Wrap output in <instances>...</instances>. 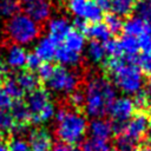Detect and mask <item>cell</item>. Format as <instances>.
I'll return each instance as SVG.
<instances>
[{
	"label": "cell",
	"mask_w": 151,
	"mask_h": 151,
	"mask_svg": "<svg viewBox=\"0 0 151 151\" xmlns=\"http://www.w3.org/2000/svg\"><path fill=\"white\" fill-rule=\"evenodd\" d=\"M146 86H147V87H146V90L151 92V76L149 77V79H147V81H146Z\"/></svg>",
	"instance_id": "cell-47"
},
{
	"label": "cell",
	"mask_w": 151,
	"mask_h": 151,
	"mask_svg": "<svg viewBox=\"0 0 151 151\" xmlns=\"http://www.w3.org/2000/svg\"><path fill=\"white\" fill-rule=\"evenodd\" d=\"M87 26H88V22H87L85 19H83V18H77V17H76V19L73 20V24H72V28L79 31V32L83 33L84 35H85V32H86Z\"/></svg>",
	"instance_id": "cell-41"
},
{
	"label": "cell",
	"mask_w": 151,
	"mask_h": 151,
	"mask_svg": "<svg viewBox=\"0 0 151 151\" xmlns=\"http://www.w3.org/2000/svg\"><path fill=\"white\" fill-rule=\"evenodd\" d=\"M55 119L58 122L55 137L59 143L77 146L85 137L87 130V120L84 112L61 106L55 113Z\"/></svg>",
	"instance_id": "cell-2"
},
{
	"label": "cell",
	"mask_w": 151,
	"mask_h": 151,
	"mask_svg": "<svg viewBox=\"0 0 151 151\" xmlns=\"http://www.w3.org/2000/svg\"><path fill=\"white\" fill-rule=\"evenodd\" d=\"M123 33L136 38L139 37L142 33H144V21L137 15L126 18V21H124L123 25Z\"/></svg>",
	"instance_id": "cell-21"
},
{
	"label": "cell",
	"mask_w": 151,
	"mask_h": 151,
	"mask_svg": "<svg viewBox=\"0 0 151 151\" xmlns=\"http://www.w3.org/2000/svg\"><path fill=\"white\" fill-rule=\"evenodd\" d=\"M139 142L132 139L125 133H122L119 136H116L114 145L117 151H138L139 149Z\"/></svg>",
	"instance_id": "cell-28"
},
{
	"label": "cell",
	"mask_w": 151,
	"mask_h": 151,
	"mask_svg": "<svg viewBox=\"0 0 151 151\" xmlns=\"http://www.w3.org/2000/svg\"><path fill=\"white\" fill-rule=\"evenodd\" d=\"M90 133H91L92 138L106 142L107 139H110V137L112 134L111 122H109L104 118H94L90 123Z\"/></svg>",
	"instance_id": "cell-13"
},
{
	"label": "cell",
	"mask_w": 151,
	"mask_h": 151,
	"mask_svg": "<svg viewBox=\"0 0 151 151\" xmlns=\"http://www.w3.org/2000/svg\"><path fill=\"white\" fill-rule=\"evenodd\" d=\"M67 101H68L70 107H72V110L84 112V106H85V93H84V91L76 90V91L71 92L68 98H67Z\"/></svg>",
	"instance_id": "cell-31"
},
{
	"label": "cell",
	"mask_w": 151,
	"mask_h": 151,
	"mask_svg": "<svg viewBox=\"0 0 151 151\" xmlns=\"http://www.w3.org/2000/svg\"><path fill=\"white\" fill-rule=\"evenodd\" d=\"M15 129V122L8 110H0V130L11 134Z\"/></svg>",
	"instance_id": "cell-32"
},
{
	"label": "cell",
	"mask_w": 151,
	"mask_h": 151,
	"mask_svg": "<svg viewBox=\"0 0 151 151\" xmlns=\"http://www.w3.org/2000/svg\"><path fill=\"white\" fill-rule=\"evenodd\" d=\"M110 147L106 144V142L90 138L85 140L81 145V151H109Z\"/></svg>",
	"instance_id": "cell-33"
},
{
	"label": "cell",
	"mask_w": 151,
	"mask_h": 151,
	"mask_svg": "<svg viewBox=\"0 0 151 151\" xmlns=\"http://www.w3.org/2000/svg\"><path fill=\"white\" fill-rule=\"evenodd\" d=\"M29 147L33 151H51L53 149L52 136L45 127H37L29 133Z\"/></svg>",
	"instance_id": "cell-10"
},
{
	"label": "cell",
	"mask_w": 151,
	"mask_h": 151,
	"mask_svg": "<svg viewBox=\"0 0 151 151\" xmlns=\"http://www.w3.org/2000/svg\"><path fill=\"white\" fill-rule=\"evenodd\" d=\"M25 103H26V105L31 112V116H35L47 104L51 103V94H50L48 90H46L42 86H39L28 93Z\"/></svg>",
	"instance_id": "cell-8"
},
{
	"label": "cell",
	"mask_w": 151,
	"mask_h": 151,
	"mask_svg": "<svg viewBox=\"0 0 151 151\" xmlns=\"http://www.w3.org/2000/svg\"><path fill=\"white\" fill-rule=\"evenodd\" d=\"M57 47H58V45L47 35V37L40 39L38 45L35 46L34 53L40 58V60L42 63H51V60L54 59Z\"/></svg>",
	"instance_id": "cell-14"
},
{
	"label": "cell",
	"mask_w": 151,
	"mask_h": 151,
	"mask_svg": "<svg viewBox=\"0 0 151 151\" xmlns=\"http://www.w3.org/2000/svg\"><path fill=\"white\" fill-rule=\"evenodd\" d=\"M105 50L101 42L91 40L87 45V57L94 64H100L105 60Z\"/></svg>",
	"instance_id": "cell-24"
},
{
	"label": "cell",
	"mask_w": 151,
	"mask_h": 151,
	"mask_svg": "<svg viewBox=\"0 0 151 151\" xmlns=\"http://www.w3.org/2000/svg\"><path fill=\"white\" fill-rule=\"evenodd\" d=\"M54 151H78L77 146H71V145H65L61 143H58L54 145Z\"/></svg>",
	"instance_id": "cell-44"
},
{
	"label": "cell",
	"mask_w": 151,
	"mask_h": 151,
	"mask_svg": "<svg viewBox=\"0 0 151 151\" xmlns=\"http://www.w3.org/2000/svg\"><path fill=\"white\" fill-rule=\"evenodd\" d=\"M136 112H150L151 110V92L147 90H139L134 93L132 99Z\"/></svg>",
	"instance_id": "cell-22"
},
{
	"label": "cell",
	"mask_w": 151,
	"mask_h": 151,
	"mask_svg": "<svg viewBox=\"0 0 151 151\" xmlns=\"http://www.w3.org/2000/svg\"><path fill=\"white\" fill-rule=\"evenodd\" d=\"M138 151H151V146L150 145H144V146L139 147Z\"/></svg>",
	"instance_id": "cell-46"
},
{
	"label": "cell",
	"mask_w": 151,
	"mask_h": 151,
	"mask_svg": "<svg viewBox=\"0 0 151 151\" xmlns=\"http://www.w3.org/2000/svg\"><path fill=\"white\" fill-rule=\"evenodd\" d=\"M84 111L93 118H103L109 113L116 99V90L105 77H93L86 85Z\"/></svg>",
	"instance_id": "cell-1"
},
{
	"label": "cell",
	"mask_w": 151,
	"mask_h": 151,
	"mask_svg": "<svg viewBox=\"0 0 151 151\" xmlns=\"http://www.w3.org/2000/svg\"><path fill=\"white\" fill-rule=\"evenodd\" d=\"M109 151H117V150H116V149H110Z\"/></svg>",
	"instance_id": "cell-51"
},
{
	"label": "cell",
	"mask_w": 151,
	"mask_h": 151,
	"mask_svg": "<svg viewBox=\"0 0 151 151\" xmlns=\"http://www.w3.org/2000/svg\"><path fill=\"white\" fill-rule=\"evenodd\" d=\"M85 35L88 37L91 40H96L99 41L101 44H104L105 41L110 40L112 34L110 33L109 28L106 27V25L100 21V22H94V24H88Z\"/></svg>",
	"instance_id": "cell-18"
},
{
	"label": "cell",
	"mask_w": 151,
	"mask_h": 151,
	"mask_svg": "<svg viewBox=\"0 0 151 151\" xmlns=\"http://www.w3.org/2000/svg\"><path fill=\"white\" fill-rule=\"evenodd\" d=\"M71 28V24L65 18H54L48 22V37L57 45H60Z\"/></svg>",
	"instance_id": "cell-12"
},
{
	"label": "cell",
	"mask_w": 151,
	"mask_h": 151,
	"mask_svg": "<svg viewBox=\"0 0 151 151\" xmlns=\"http://www.w3.org/2000/svg\"><path fill=\"white\" fill-rule=\"evenodd\" d=\"M63 45L74 52L80 53L85 45V35L74 28H71L66 34V37L64 38Z\"/></svg>",
	"instance_id": "cell-19"
},
{
	"label": "cell",
	"mask_w": 151,
	"mask_h": 151,
	"mask_svg": "<svg viewBox=\"0 0 151 151\" xmlns=\"http://www.w3.org/2000/svg\"><path fill=\"white\" fill-rule=\"evenodd\" d=\"M87 0H68V9L77 17V18H83L85 6H86Z\"/></svg>",
	"instance_id": "cell-36"
},
{
	"label": "cell",
	"mask_w": 151,
	"mask_h": 151,
	"mask_svg": "<svg viewBox=\"0 0 151 151\" xmlns=\"http://www.w3.org/2000/svg\"><path fill=\"white\" fill-rule=\"evenodd\" d=\"M105 54L107 57H123L124 53L122 51V47L119 45L118 39H110L103 44Z\"/></svg>",
	"instance_id": "cell-34"
},
{
	"label": "cell",
	"mask_w": 151,
	"mask_h": 151,
	"mask_svg": "<svg viewBox=\"0 0 151 151\" xmlns=\"http://www.w3.org/2000/svg\"><path fill=\"white\" fill-rule=\"evenodd\" d=\"M138 0H111V11L118 17H131Z\"/></svg>",
	"instance_id": "cell-20"
},
{
	"label": "cell",
	"mask_w": 151,
	"mask_h": 151,
	"mask_svg": "<svg viewBox=\"0 0 151 151\" xmlns=\"http://www.w3.org/2000/svg\"><path fill=\"white\" fill-rule=\"evenodd\" d=\"M149 120L150 116L147 112H136L132 118L127 122L124 133L131 137L132 139L139 142L147 132Z\"/></svg>",
	"instance_id": "cell-7"
},
{
	"label": "cell",
	"mask_w": 151,
	"mask_h": 151,
	"mask_svg": "<svg viewBox=\"0 0 151 151\" xmlns=\"http://www.w3.org/2000/svg\"><path fill=\"white\" fill-rule=\"evenodd\" d=\"M104 77L110 83H113L119 90H122L124 93L127 94H132L142 90L144 83L143 72L139 68V66L126 63L124 58L122 64L117 68H114L112 72L107 73Z\"/></svg>",
	"instance_id": "cell-3"
},
{
	"label": "cell",
	"mask_w": 151,
	"mask_h": 151,
	"mask_svg": "<svg viewBox=\"0 0 151 151\" xmlns=\"http://www.w3.org/2000/svg\"><path fill=\"white\" fill-rule=\"evenodd\" d=\"M14 79L17 80L18 85L24 91V93H26V92L29 93L40 86V81H39L38 77L34 74V72H31L28 70H21Z\"/></svg>",
	"instance_id": "cell-16"
},
{
	"label": "cell",
	"mask_w": 151,
	"mask_h": 151,
	"mask_svg": "<svg viewBox=\"0 0 151 151\" xmlns=\"http://www.w3.org/2000/svg\"><path fill=\"white\" fill-rule=\"evenodd\" d=\"M5 91L6 93L13 99V100H22V97H24V91L20 88V86L18 85L17 80L12 77H8L6 78L1 85H0Z\"/></svg>",
	"instance_id": "cell-27"
},
{
	"label": "cell",
	"mask_w": 151,
	"mask_h": 151,
	"mask_svg": "<svg viewBox=\"0 0 151 151\" xmlns=\"http://www.w3.org/2000/svg\"><path fill=\"white\" fill-rule=\"evenodd\" d=\"M103 18H104L103 11L92 0H87L83 19H85L88 24H94V22H100L103 20Z\"/></svg>",
	"instance_id": "cell-25"
},
{
	"label": "cell",
	"mask_w": 151,
	"mask_h": 151,
	"mask_svg": "<svg viewBox=\"0 0 151 151\" xmlns=\"http://www.w3.org/2000/svg\"><path fill=\"white\" fill-rule=\"evenodd\" d=\"M133 13L144 22L151 24V0H138Z\"/></svg>",
	"instance_id": "cell-29"
},
{
	"label": "cell",
	"mask_w": 151,
	"mask_h": 151,
	"mask_svg": "<svg viewBox=\"0 0 151 151\" xmlns=\"http://www.w3.org/2000/svg\"><path fill=\"white\" fill-rule=\"evenodd\" d=\"M21 1H22V2H25V4H28V2H31L32 0H21Z\"/></svg>",
	"instance_id": "cell-50"
},
{
	"label": "cell",
	"mask_w": 151,
	"mask_h": 151,
	"mask_svg": "<svg viewBox=\"0 0 151 151\" xmlns=\"http://www.w3.org/2000/svg\"><path fill=\"white\" fill-rule=\"evenodd\" d=\"M53 71H54V65H52L51 63H41V65L37 70V72H38L37 77H38L40 84L47 83L53 74Z\"/></svg>",
	"instance_id": "cell-35"
},
{
	"label": "cell",
	"mask_w": 151,
	"mask_h": 151,
	"mask_svg": "<svg viewBox=\"0 0 151 151\" xmlns=\"http://www.w3.org/2000/svg\"><path fill=\"white\" fill-rule=\"evenodd\" d=\"M47 85L50 86V88L57 92L71 93L77 90L79 85V77L67 67L63 65H57L54 66L53 74L47 81Z\"/></svg>",
	"instance_id": "cell-5"
},
{
	"label": "cell",
	"mask_w": 151,
	"mask_h": 151,
	"mask_svg": "<svg viewBox=\"0 0 151 151\" xmlns=\"http://www.w3.org/2000/svg\"><path fill=\"white\" fill-rule=\"evenodd\" d=\"M41 63H42V61L40 60V58H39L34 52L27 53L26 64H25L26 70H28V71H31V72H35V71L39 68V66L41 65Z\"/></svg>",
	"instance_id": "cell-38"
},
{
	"label": "cell",
	"mask_w": 151,
	"mask_h": 151,
	"mask_svg": "<svg viewBox=\"0 0 151 151\" xmlns=\"http://www.w3.org/2000/svg\"><path fill=\"white\" fill-rule=\"evenodd\" d=\"M13 99L6 93V91L0 86V110H9L13 105Z\"/></svg>",
	"instance_id": "cell-40"
},
{
	"label": "cell",
	"mask_w": 151,
	"mask_h": 151,
	"mask_svg": "<svg viewBox=\"0 0 151 151\" xmlns=\"http://www.w3.org/2000/svg\"><path fill=\"white\" fill-rule=\"evenodd\" d=\"M51 4L47 0H32L26 4V15H28L35 22H42L50 18Z\"/></svg>",
	"instance_id": "cell-11"
},
{
	"label": "cell",
	"mask_w": 151,
	"mask_h": 151,
	"mask_svg": "<svg viewBox=\"0 0 151 151\" xmlns=\"http://www.w3.org/2000/svg\"><path fill=\"white\" fill-rule=\"evenodd\" d=\"M8 146H9V151H31L29 145L22 140V139H15L12 137V134L8 138Z\"/></svg>",
	"instance_id": "cell-37"
},
{
	"label": "cell",
	"mask_w": 151,
	"mask_h": 151,
	"mask_svg": "<svg viewBox=\"0 0 151 151\" xmlns=\"http://www.w3.org/2000/svg\"><path fill=\"white\" fill-rule=\"evenodd\" d=\"M119 41V45L122 47V51L124 54H138L139 53V46L138 40L136 37L122 34L119 38H117Z\"/></svg>",
	"instance_id": "cell-26"
},
{
	"label": "cell",
	"mask_w": 151,
	"mask_h": 151,
	"mask_svg": "<svg viewBox=\"0 0 151 151\" xmlns=\"http://www.w3.org/2000/svg\"><path fill=\"white\" fill-rule=\"evenodd\" d=\"M139 51L142 53H150L151 52V35L146 33H142L139 37H137Z\"/></svg>",
	"instance_id": "cell-39"
},
{
	"label": "cell",
	"mask_w": 151,
	"mask_h": 151,
	"mask_svg": "<svg viewBox=\"0 0 151 151\" xmlns=\"http://www.w3.org/2000/svg\"><path fill=\"white\" fill-rule=\"evenodd\" d=\"M11 114L15 122V129L14 131L21 132L25 131L28 125H31V112L22 100H14L13 105L9 109Z\"/></svg>",
	"instance_id": "cell-9"
},
{
	"label": "cell",
	"mask_w": 151,
	"mask_h": 151,
	"mask_svg": "<svg viewBox=\"0 0 151 151\" xmlns=\"http://www.w3.org/2000/svg\"><path fill=\"white\" fill-rule=\"evenodd\" d=\"M54 59L60 63L63 66H76L80 63V53L74 52L67 47H65L63 44L58 45L54 54Z\"/></svg>",
	"instance_id": "cell-15"
},
{
	"label": "cell",
	"mask_w": 151,
	"mask_h": 151,
	"mask_svg": "<svg viewBox=\"0 0 151 151\" xmlns=\"http://www.w3.org/2000/svg\"><path fill=\"white\" fill-rule=\"evenodd\" d=\"M103 12H109L111 11V0H92Z\"/></svg>",
	"instance_id": "cell-43"
},
{
	"label": "cell",
	"mask_w": 151,
	"mask_h": 151,
	"mask_svg": "<svg viewBox=\"0 0 151 151\" xmlns=\"http://www.w3.org/2000/svg\"><path fill=\"white\" fill-rule=\"evenodd\" d=\"M4 139H6V137H5V134H4V132L0 130V142H2Z\"/></svg>",
	"instance_id": "cell-49"
},
{
	"label": "cell",
	"mask_w": 151,
	"mask_h": 151,
	"mask_svg": "<svg viewBox=\"0 0 151 151\" xmlns=\"http://www.w3.org/2000/svg\"><path fill=\"white\" fill-rule=\"evenodd\" d=\"M147 132H149V136L151 138V116H150V120H149V129H147Z\"/></svg>",
	"instance_id": "cell-48"
},
{
	"label": "cell",
	"mask_w": 151,
	"mask_h": 151,
	"mask_svg": "<svg viewBox=\"0 0 151 151\" xmlns=\"http://www.w3.org/2000/svg\"><path fill=\"white\" fill-rule=\"evenodd\" d=\"M104 24L106 25V27L109 28L110 33L113 35H118L120 37L123 34V25L124 21L120 17H118L117 14L112 13V12H107L104 15Z\"/></svg>",
	"instance_id": "cell-23"
},
{
	"label": "cell",
	"mask_w": 151,
	"mask_h": 151,
	"mask_svg": "<svg viewBox=\"0 0 151 151\" xmlns=\"http://www.w3.org/2000/svg\"><path fill=\"white\" fill-rule=\"evenodd\" d=\"M150 54H151V52H150Z\"/></svg>",
	"instance_id": "cell-52"
},
{
	"label": "cell",
	"mask_w": 151,
	"mask_h": 151,
	"mask_svg": "<svg viewBox=\"0 0 151 151\" xmlns=\"http://www.w3.org/2000/svg\"><path fill=\"white\" fill-rule=\"evenodd\" d=\"M26 57H27L26 50L22 46L14 44L8 48L6 63L9 67L22 68V67H25V64H26Z\"/></svg>",
	"instance_id": "cell-17"
},
{
	"label": "cell",
	"mask_w": 151,
	"mask_h": 151,
	"mask_svg": "<svg viewBox=\"0 0 151 151\" xmlns=\"http://www.w3.org/2000/svg\"><path fill=\"white\" fill-rule=\"evenodd\" d=\"M9 136H11V134H9ZM9 136H8V138H9ZM8 138L6 137V139H4L2 142H0V151H9Z\"/></svg>",
	"instance_id": "cell-45"
},
{
	"label": "cell",
	"mask_w": 151,
	"mask_h": 151,
	"mask_svg": "<svg viewBox=\"0 0 151 151\" xmlns=\"http://www.w3.org/2000/svg\"><path fill=\"white\" fill-rule=\"evenodd\" d=\"M20 11L19 0H0V14L2 17H13Z\"/></svg>",
	"instance_id": "cell-30"
},
{
	"label": "cell",
	"mask_w": 151,
	"mask_h": 151,
	"mask_svg": "<svg viewBox=\"0 0 151 151\" xmlns=\"http://www.w3.org/2000/svg\"><path fill=\"white\" fill-rule=\"evenodd\" d=\"M40 31L41 28L38 22L24 13H18L11 17L6 22L7 35L17 45H25L33 41L39 37Z\"/></svg>",
	"instance_id": "cell-4"
},
{
	"label": "cell",
	"mask_w": 151,
	"mask_h": 151,
	"mask_svg": "<svg viewBox=\"0 0 151 151\" xmlns=\"http://www.w3.org/2000/svg\"><path fill=\"white\" fill-rule=\"evenodd\" d=\"M9 77V71H8V65L5 60L0 59V85L1 83Z\"/></svg>",
	"instance_id": "cell-42"
},
{
	"label": "cell",
	"mask_w": 151,
	"mask_h": 151,
	"mask_svg": "<svg viewBox=\"0 0 151 151\" xmlns=\"http://www.w3.org/2000/svg\"><path fill=\"white\" fill-rule=\"evenodd\" d=\"M134 113H136V109L132 99L129 97H122V98L114 99V101L111 104L107 114H110L112 120L129 122Z\"/></svg>",
	"instance_id": "cell-6"
}]
</instances>
